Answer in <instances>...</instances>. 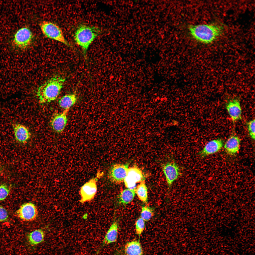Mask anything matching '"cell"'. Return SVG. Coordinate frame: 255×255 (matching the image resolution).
<instances>
[{
  "label": "cell",
  "mask_w": 255,
  "mask_h": 255,
  "mask_svg": "<svg viewBox=\"0 0 255 255\" xmlns=\"http://www.w3.org/2000/svg\"><path fill=\"white\" fill-rule=\"evenodd\" d=\"M144 221L140 217L139 218L135 223L136 232V234L140 236L143 232L145 227Z\"/></svg>",
  "instance_id": "cb8c5ba5"
},
{
  "label": "cell",
  "mask_w": 255,
  "mask_h": 255,
  "mask_svg": "<svg viewBox=\"0 0 255 255\" xmlns=\"http://www.w3.org/2000/svg\"><path fill=\"white\" fill-rule=\"evenodd\" d=\"M2 169L0 167V174L1 173L2 171Z\"/></svg>",
  "instance_id": "4316f807"
},
{
  "label": "cell",
  "mask_w": 255,
  "mask_h": 255,
  "mask_svg": "<svg viewBox=\"0 0 255 255\" xmlns=\"http://www.w3.org/2000/svg\"><path fill=\"white\" fill-rule=\"evenodd\" d=\"M97 177L91 179L81 187L79 192L81 203L90 202L94 199L97 190Z\"/></svg>",
  "instance_id": "52a82bcc"
},
{
  "label": "cell",
  "mask_w": 255,
  "mask_h": 255,
  "mask_svg": "<svg viewBox=\"0 0 255 255\" xmlns=\"http://www.w3.org/2000/svg\"><path fill=\"white\" fill-rule=\"evenodd\" d=\"M144 177L141 171L138 168L133 167L128 168L127 176L124 182L128 189L136 188V183L144 180Z\"/></svg>",
  "instance_id": "30bf717a"
},
{
  "label": "cell",
  "mask_w": 255,
  "mask_h": 255,
  "mask_svg": "<svg viewBox=\"0 0 255 255\" xmlns=\"http://www.w3.org/2000/svg\"><path fill=\"white\" fill-rule=\"evenodd\" d=\"M100 29L94 26L81 24L75 33L74 38L76 43L82 49L85 56L90 45L100 34Z\"/></svg>",
  "instance_id": "3957f363"
},
{
  "label": "cell",
  "mask_w": 255,
  "mask_h": 255,
  "mask_svg": "<svg viewBox=\"0 0 255 255\" xmlns=\"http://www.w3.org/2000/svg\"><path fill=\"white\" fill-rule=\"evenodd\" d=\"M247 130L250 136L254 140L255 138V120L254 119L247 123Z\"/></svg>",
  "instance_id": "d4e9b609"
},
{
  "label": "cell",
  "mask_w": 255,
  "mask_h": 255,
  "mask_svg": "<svg viewBox=\"0 0 255 255\" xmlns=\"http://www.w3.org/2000/svg\"><path fill=\"white\" fill-rule=\"evenodd\" d=\"M12 125L14 136L17 141L23 144L28 141L31 136L28 128L25 125L18 123H13Z\"/></svg>",
  "instance_id": "5bb4252c"
},
{
  "label": "cell",
  "mask_w": 255,
  "mask_h": 255,
  "mask_svg": "<svg viewBox=\"0 0 255 255\" xmlns=\"http://www.w3.org/2000/svg\"><path fill=\"white\" fill-rule=\"evenodd\" d=\"M40 26L42 33L47 37L68 46H70L65 38L62 30L56 25L50 22L44 21L41 23Z\"/></svg>",
  "instance_id": "277c9868"
},
{
  "label": "cell",
  "mask_w": 255,
  "mask_h": 255,
  "mask_svg": "<svg viewBox=\"0 0 255 255\" xmlns=\"http://www.w3.org/2000/svg\"><path fill=\"white\" fill-rule=\"evenodd\" d=\"M10 189L7 184L3 183L0 185V201L4 200L8 195Z\"/></svg>",
  "instance_id": "603a6c76"
},
{
  "label": "cell",
  "mask_w": 255,
  "mask_h": 255,
  "mask_svg": "<svg viewBox=\"0 0 255 255\" xmlns=\"http://www.w3.org/2000/svg\"><path fill=\"white\" fill-rule=\"evenodd\" d=\"M8 217V214L6 210L2 206H0V222L6 221Z\"/></svg>",
  "instance_id": "484cf974"
},
{
  "label": "cell",
  "mask_w": 255,
  "mask_h": 255,
  "mask_svg": "<svg viewBox=\"0 0 255 255\" xmlns=\"http://www.w3.org/2000/svg\"><path fill=\"white\" fill-rule=\"evenodd\" d=\"M136 189L127 188L122 191L119 195L118 203L119 204L124 205L131 202L135 196Z\"/></svg>",
  "instance_id": "ffe728a7"
},
{
  "label": "cell",
  "mask_w": 255,
  "mask_h": 255,
  "mask_svg": "<svg viewBox=\"0 0 255 255\" xmlns=\"http://www.w3.org/2000/svg\"><path fill=\"white\" fill-rule=\"evenodd\" d=\"M128 165L116 164L112 166L108 171V177L112 183L118 184L124 182L126 178Z\"/></svg>",
  "instance_id": "ba28073f"
},
{
  "label": "cell",
  "mask_w": 255,
  "mask_h": 255,
  "mask_svg": "<svg viewBox=\"0 0 255 255\" xmlns=\"http://www.w3.org/2000/svg\"><path fill=\"white\" fill-rule=\"evenodd\" d=\"M16 214L17 216L22 220L30 221L36 219L38 216V211L34 204L28 202L21 205L16 211Z\"/></svg>",
  "instance_id": "9c48e42d"
},
{
  "label": "cell",
  "mask_w": 255,
  "mask_h": 255,
  "mask_svg": "<svg viewBox=\"0 0 255 255\" xmlns=\"http://www.w3.org/2000/svg\"><path fill=\"white\" fill-rule=\"evenodd\" d=\"M223 140L217 139L210 140L205 145L202 149L197 153L201 158L216 153L220 151L224 145Z\"/></svg>",
  "instance_id": "8fae6325"
},
{
  "label": "cell",
  "mask_w": 255,
  "mask_h": 255,
  "mask_svg": "<svg viewBox=\"0 0 255 255\" xmlns=\"http://www.w3.org/2000/svg\"><path fill=\"white\" fill-rule=\"evenodd\" d=\"M69 109L64 110L51 119L50 124L53 130L57 133H60L64 130L67 123V115Z\"/></svg>",
  "instance_id": "4fadbf2b"
},
{
  "label": "cell",
  "mask_w": 255,
  "mask_h": 255,
  "mask_svg": "<svg viewBox=\"0 0 255 255\" xmlns=\"http://www.w3.org/2000/svg\"><path fill=\"white\" fill-rule=\"evenodd\" d=\"M135 193L140 201L144 203H147L148 190L144 180L140 182V183L136 187Z\"/></svg>",
  "instance_id": "44dd1931"
},
{
  "label": "cell",
  "mask_w": 255,
  "mask_h": 255,
  "mask_svg": "<svg viewBox=\"0 0 255 255\" xmlns=\"http://www.w3.org/2000/svg\"><path fill=\"white\" fill-rule=\"evenodd\" d=\"M241 143L239 137L235 135H232L227 139L224 145L225 152L228 155H236L239 151Z\"/></svg>",
  "instance_id": "9a60e30c"
},
{
  "label": "cell",
  "mask_w": 255,
  "mask_h": 255,
  "mask_svg": "<svg viewBox=\"0 0 255 255\" xmlns=\"http://www.w3.org/2000/svg\"><path fill=\"white\" fill-rule=\"evenodd\" d=\"M225 108L233 123L242 119V110L240 102L238 98H234L226 103Z\"/></svg>",
  "instance_id": "7c38bea8"
},
{
  "label": "cell",
  "mask_w": 255,
  "mask_h": 255,
  "mask_svg": "<svg viewBox=\"0 0 255 255\" xmlns=\"http://www.w3.org/2000/svg\"><path fill=\"white\" fill-rule=\"evenodd\" d=\"M77 97L75 94L65 95L59 100L58 102L60 106L64 110L70 108L76 103Z\"/></svg>",
  "instance_id": "d6986e66"
},
{
  "label": "cell",
  "mask_w": 255,
  "mask_h": 255,
  "mask_svg": "<svg viewBox=\"0 0 255 255\" xmlns=\"http://www.w3.org/2000/svg\"><path fill=\"white\" fill-rule=\"evenodd\" d=\"M162 170L166 178L168 190H170L173 182L181 175L178 165L174 160L169 161L162 164Z\"/></svg>",
  "instance_id": "8992f818"
},
{
  "label": "cell",
  "mask_w": 255,
  "mask_h": 255,
  "mask_svg": "<svg viewBox=\"0 0 255 255\" xmlns=\"http://www.w3.org/2000/svg\"><path fill=\"white\" fill-rule=\"evenodd\" d=\"M33 38V35L30 30L26 27H23L19 29L15 34L12 43L16 47L25 49L30 45Z\"/></svg>",
  "instance_id": "5b68a950"
},
{
  "label": "cell",
  "mask_w": 255,
  "mask_h": 255,
  "mask_svg": "<svg viewBox=\"0 0 255 255\" xmlns=\"http://www.w3.org/2000/svg\"><path fill=\"white\" fill-rule=\"evenodd\" d=\"M154 215L153 209L147 205L142 206L140 214V217L144 221L149 220Z\"/></svg>",
  "instance_id": "7402d4cb"
},
{
  "label": "cell",
  "mask_w": 255,
  "mask_h": 255,
  "mask_svg": "<svg viewBox=\"0 0 255 255\" xmlns=\"http://www.w3.org/2000/svg\"><path fill=\"white\" fill-rule=\"evenodd\" d=\"M65 79L61 76L53 77L40 86L36 95L41 104L48 103L55 100L60 95Z\"/></svg>",
  "instance_id": "6da1fadb"
},
{
  "label": "cell",
  "mask_w": 255,
  "mask_h": 255,
  "mask_svg": "<svg viewBox=\"0 0 255 255\" xmlns=\"http://www.w3.org/2000/svg\"></svg>",
  "instance_id": "83f0119b"
},
{
  "label": "cell",
  "mask_w": 255,
  "mask_h": 255,
  "mask_svg": "<svg viewBox=\"0 0 255 255\" xmlns=\"http://www.w3.org/2000/svg\"><path fill=\"white\" fill-rule=\"evenodd\" d=\"M45 237L44 231L42 229H38L28 233L27 234L26 238L29 245L34 246L43 242Z\"/></svg>",
  "instance_id": "e0dca14e"
},
{
  "label": "cell",
  "mask_w": 255,
  "mask_h": 255,
  "mask_svg": "<svg viewBox=\"0 0 255 255\" xmlns=\"http://www.w3.org/2000/svg\"><path fill=\"white\" fill-rule=\"evenodd\" d=\"M118 223L114 221L106 232L103 240L101 247H103L117 240L118 234Z\"/></svg>",
  "instance_id": "2e32d148"
},
{
  "label": "cell",
  "mask_w": 255,
  "mask_h": 255,
  "mask_svg": "<svg viewBox=\"0 0 255 255\" xmlns=\"http://www.w3.org/2000/svg\"><path fill=\"white\" fill-rule=\"evenodd\" d=\"M126 255H143V252L139 241L134 240L127 243L125 245Z\"/></svg>",
  "instance_id": "ac0fdd59"
},
{
  "label": "cell",
  "mask_w": 255,
  "mask_h": 255,
  "mask_svg": "<svg viewBox=\"0 0 255 255\" xmlns=\"http://www.w3.org/2000/svg\"><path fill=\"white\" fill-rule=\"evenodd\" d=\"M190 32L195 39L201 43L210 44L220 36L224 31L222 26L213 24L190 26Z\"/></svg>",
  "instance_id": "7a4b0ae2"
}]
</instances>
